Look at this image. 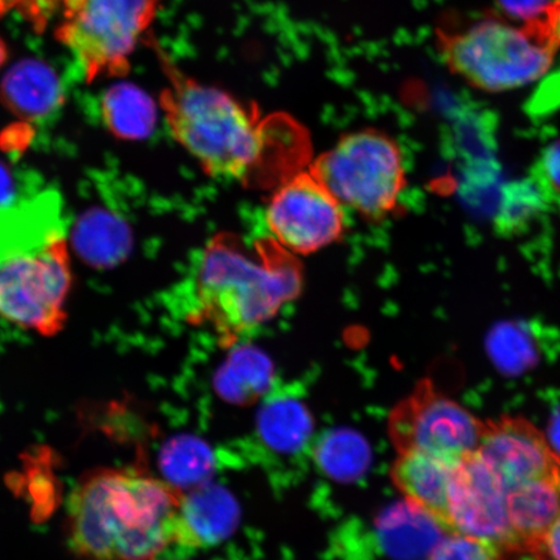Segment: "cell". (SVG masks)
Masks as SVG:
<instances>
[{
  "label": "cell",
  "instance_id": "8",
  "mask_svg": "<svg viewBox=\"0 0 560 560\" xmlns=\"http://www.w3.org/2000/svg\"><path fill=\"white\" fill-rule=\"evenodd\" d=\"M486 422L429 377L395 405L388 433L397 454L419 452L459 464L479 450Z\"/></svg>",
  "mask_w": 560,
  "mask_h": 560
},
{
  "label": "cell",
  "instance_id": "20",
  "mask_svg": "<svg viewBox=\"0 0 560 560\" xmlns=\"http://www.w3.org/2000/svg\"><path fill=\"white\" fill-rule=\"evenodd\" d=\"M161 468L170 485L184 492L209 482L214 472V455L200 439H172L161 453Z\"/></svg>",
  "mask_w": 560,
  "mask_h": 560
},
{
  "label": "cell",
  "instance_id": "31",
  "mask_svg": "<svg viewBox=\"0 0 560 560\" xmlns=\"http://www.w3.org/2000/svg\"><path fill=\"white\" fill-rule=\"evenodd\" d=\"M545 436L560 464V406L552 412Z\"/></svg>",
  "mask_w": 560,
  "mask_h": 560
},
{
  "label": "cell",
  "instance_id": "22",
  "mask_svg": "<svg viewBox=\"0 0 560 560\" xmlns=\"http://www.w3.org/2000/svg\"><path fill=\"white\" fill-rule=\"evenodd\" d=\"M548 207V200L534 179L529 177L511 182L503 187L494 217V229L501 236L520 235L528 230Z\"/></svg>",
  "mask_w": 560,
  "mask_h": 560
},
{
  "label": "cell",
  "instance_id": "16",
  "mask_svg": "<svg viewBox=\"0 0 560 560\" xmlns=\"http://www.w3.org/2000/svg\"><path fill=\"white\" fill-rule=\"evenodd\" d=\"M72 242L83 261L95 269H112L129 257L132 234L121 217L93 208L77 220Z\"/></svg>",
  "mask_w": 560,
  "mask_h": 560
},
{
  "label": "cell",
  "instance_id": "19",
  "mask_svg": "<svg viewBox=\"0 0 560 560\" xmlns=\"http://www.w3.org/2000/svg\"><path fill=\"white\" fill-rule=\"evenodd\" d=\"M272 366L268 357L257 349L237 348L215 376V389L223 400L234 405L254 404L268 394Z\"/></svg>",
  "mask_w": 560,
  "mask_h": 560
},
{
  "label": "cell",
  "instance_id": "5",
  "mask_svg": "<svg viewBox=\"0 0 560 560\" xmlns=\"http://www.w3.org/2000/svg\"><path fill=\"white\" fill-rule=\"evenodd\" d=\"M310 171L342 207L370 222L394 214L406 188L400 147L376 129L341 137L314 160Z\"/></svg>",
  "mask_w": 560,
  "mask_h": 560
},
{
  "label": "cell",
  "instance_id": "26",
  "mask_svg": "<svg viewBox=\"0 0 560 560\" xmlns=\"http://www.w3.org/2000/svg\"><path fill=\"white\" fill-rule=\"evenodd\" d=\"M530 178L540 187L549 206L560 202V139L542 151L532 167Z\"/></svg>",
  "mask_w": 560,
  "mask_h": 560
},
{
  "label": "cell",
  "instance_id": "2",
  "mask_svg": "<svg viewBox=\"0 0 560 560\" xmlns=\"http://www.w3.org/2000/svg\"><path fill=\"white\" fill-rule=\"evenodd\" d=\"M182 493L130 468L83 478L67 505V538L85 560H156L177 542Z\"/></svg>",
  "mask_w": 560,
  "mask_h": 560
},
{
  "label": "cell",
  "instance_id": "13",
  "mask_svg": "<svg viewBox=\"0 0 560 560\" xmlns=\"http://www.w3.org/2000/svg\"><path fill=\"white\" fill-rule=\"evenodd\" d=\"M240 523V506L225 488L207 485L182 493L177 542L207 548L226 540Z\"/></svg>",
  "mask_w": 560,
  "mask_h": 560
},
{
  "label": "cell",
  "instance_id": "10",
  "mask_svg": "<svg viewBox=\"0 0 560 560\" xmlns=\"http://www.w3.org/2000/svg\"><path fill=\"white\" fill-rule=\"evenodd\" d=\"M452 534L487 544L502 559L509 550H522L511 528L508 490L478 452L455 467L450 492Z\"/></svg>",
  "mask_w": 560,
  "mask_h": 560
},
{
  "label": "cell",
  "instance_id": "15",
  "mask_svg": "<svg viewBox=\"0 0 560 560\" xmlns=\"http://www.w3.org/2000/svg\"><path fill=\"white\" fill-rule=\"evenodd\" d=\"M0 101L24 120H38L59 107L62 88L55 70L39 60H24L4 75Z\"/></svg>",
  "mask_w": 560,
  "mask_h": 560
},
{
  "label": "cell",
  "instance_id": "27",
  "mask_svg": "<svg viewBox=\"0 0 560 560\" xmlns=\"http://www.w3.org/2000/svg\"><path fill=\"white\" fill-rule=\"evenodd\" d=\"M61 5L62 0H0V19L19 11L34 30L44 31L55 12L61 11Z\"/></svg>",
  "mask_w": 560,
  "mask_h": 560
},
{
  "label": "cell",
  "instance_id": "23",
  "mask_svg": "<svg viewBox=\"0 0 560 560\" xmlns=\"http://www.w3.org/2000/svg\"><path fill=\"white\" fill-rule=\"evenodd\" d=\"M436 524L422 513L409 505L388 511L381 521V534L388 549L404 556L405 551H431L435 542L427 541L429 535L435 536V529L427 530V525ZM440 529V528H436ZM444 532V530H443ZM445 534V532H444Z\"/></svg>",
  "mask_w": 560,
  "mask_h": 560
},
{
  "label": "cell",
  "instance_id": "3",
  "mask_svg": "<svg viewBox=\"0 0 560 560\" xmlns=\"http://www.w3.org/2000/svg\"><path fill=\"white\" fill-rule=\"evenodd\" d=\"M144 42H150L170 82L161 91L160 108L175 142L209 177L249 180L268 156V125L226 91L180 72L155 39Z\"/></svg>",
  "mask_w": 560,
  "mask_h": 560
},
{
  "label": "cell",
  "instance_id": "30",
  "mask_svg": "<svg viewBox=\"0 0 560 560\" xmlns=\"http://www.w3.org/2000/svg\"><path fill=\"white\" fill-rule=\"evenodd\" d=\"M15 196V179H13L10 167L0 161V208L9 207Z\"/></svg>",
  "mask_w": 560,
  "mask_h": 560
},
{
  "label": "cell",
  "instance_id": "29",
  "mask_svg": "<svg viewBox=\"0 0 560 560\" xmlns=\"http://www.w3.org/2000/svg\"><path fill=\"white\" fill-rule=\"evenodd\" d=\"M540 559L560 560V515L544 537Z\"/></svg>",
  "mask_w": 560,
  "mask_h": 560
},
{
  "label": "cell",
  "instance_id": "6",
  "mask_svg": "<svg viewBox=\"0 0 560 560\" xmlns=\"http://www.w3.org/2000/svg\"><path fill=\"white\" fill-rule=\"evenodd\" d=\"M161 0H62L55 38L79 60L86 82L118 79L155 21Z\"/></svg>",
  "mask_w": 560,
  "mask_h": 560
},
{
  "label": "cell",
  "instance_id": "7",
  "mask_svg": "<svg viewBox=\"0 0 560 560\" xmlns=\"http://www.w3.org/2000/svg\"><path fill=\"white\" fill-rule=\"evenodd\" d=\"M72 289L68 244L56 234L38 248L0 261V319L42 336L59 334Z\"/></svg>",
  "mask_w": 560,
  "mask_h": 560
},
{
  "label": "cell",
  "instance_id": "4",
  "mask_svg": "<svg viewBox=\"0 0 560 560\" xmlns=\"http://www.w3.org/2000/svg\"><path fill=\"white\" fill-rule=\"evenodd\" d=\"M452 72L489 93L529 85L548 72L560 47V0L514 26L485 20L454 35L439 34Z\"/></svg>",
  "mask_w": 560,
  "mask_h": 560
},
{
  "label": "cell",
  "instance_id": "21",
  "mask_svg": "<svg viewBox=\"0 0 560 560\" xmlns=\"http://www.w3.org/2000/svg\"><path fill=\"white\" fill-rule=\"evenodd\" d=\"M314 457L331 479L353 481L366 472L371 453L366 440L347 429L325 433L315 444Z\"/></svg>",
  "mask_w": 560,
  "mask_h": 560
},
{
  "label": "cell",
  "instance_id": "11",
  "mask_svg": "<svg viewBox=\"0 0 560 560\" xmlns=\"http://www.w3.org/2000/svg\"><path fill=\"white\" fill-rule=\"evenodd\" d=\"M478 454L508 493L529 482L560 478V464L545 432L524 417L487 420Z\"/></svg>",
  "mask_w": 560,
  "mask_h": 560
},
{
  "label": "cell",
  "instance_id": "12",
  "mask_svg": "<svg viewBox=\"0 0 560 560\" xmlns=\"http://www.w3.org/2000/svg\"><path fill=\"white\" fill-rule=\"evenodd\" d=\"M433 455L408 452L398 454L390 478L406 502L431 517L445 534H452L450 492L455 467Z\"/></svg>",
  "mask_w": 560,
  "mask_h": 560
},
{
  "label": "cell",
  "instance_id": "32",
  "mask_svg": "<svg viewBox=\"0 0 560 560\" xmlns=\"http://www.w3.org/2000/svg\"><path fill=\"white\" fill-rule=\"evenodd\" d=\"M7 59H9V47H7L5 42L0 38V68L4 66Z\"/></svg>",
  "mask_w": 560,
  "mask_h": 560
},
{
  "label": "cell",
  "instance_id": "25",
  "mask_svg": "<svg viewBox=\"0 0 560 560\" xmlns=\"http://www.w3.org/2000/svg\"><path fill=\"white\" fill-rule=\"evenodd\" d=\"M427 560H501L485 542L459 534H447L433 546Z\"/></svg>",
  "mask_w": 560,
  "mask_h": 560
},
{
  "label": "cell",
  "instance_id": "9",
  "mask_svg": "<svg viewBox=\"0 0 560 560\" xmlns=\"http://www.w3.org/2000/svg\"><path fill=\"white\" fill-rule=\"evenodd\" d=\"M272 241L292 255H312L341 240L346 208L311 171L293 174L272 192L265 214Z\"/></svg>",
  "mask_w": 560,
  "mask_h": 560
},
{
  "label": "cell",
  "instance_id": "14",
  "mask_svg": "<svg viewBox=\"0 0 560 560\" xmlns=\"http://www.w3.org/2000/svg\"><path fill=\"white\" fill-rule=\"evenodd\" d=\"M508 506L511 528L522 550L540 558L544 537L560 515V478L511 490Z\"/></svg>",
  "mask_w": 560,
  "mask_h": 560
},
{
  "label": "cell",
  "instance_id": "24",
  "mask_svg": "<svg viewBox=\"0 0 560 560\" xmlns=\"http://www.w3.org/2000/svg\"><path fill=\"white\" fill-rule=\"evenodd\" d=\"M489 353L503 373L520 374L535 362V349L525 332L502 325L489 336Z\"/></svg>",
  "mask_w": 560,
  "mask_h": 560
},
{
  "label": "cell",
  "instance_id": "1",
  "mask_svg": "<svg viewBox=\"0 0 560 560\" xmlns=\"http://www.w3.org/2000/svg\"><path fill=\"white\" fill-rule=\"evenodd\" d=\"M303 290L295 255L272 241L252 245L222 233L199 252L172 292L173 310L187 324L207 327L233 348L268 324Z\"/></svg>",
  "mask_w": 560,
  "mask_h": 560
},
{
  "label": "cell",
  "instance_id": "17",
  "mask_svg": "<svg viewBox=\"0 0 560 560\" xmlns=\"http://www.w3.org/2000/svg\"><path fill=\"white\" fill-rule=\"evenodd\" d=\"M313 429L310 409L290 388L272 390L258 412V436L266 446L280 454L303 450L310 444Z\"/></svg>",
  "mask_w": 560,
  "mask_h": 560
},
{
  "label": "cell",
  "instance_id": "18",
  "mask_svg": "<svg viewBox=\"0 0 560 560\" xmlns=\"http://www.w3.org/2000/svg\"><path fill=\"white\" fill-rule=\"evenodd\" d=\"M101 109L105 128L118 139L140 140L155 130L156 103L131 83H117L105 91Z\"/></svg>",
  "mask_w": 560,
  "mask_h": 560
},
{
  "label": "cell",
  "instance_id": "28",
  "mask_svg": "<svg viewBox=\"0 0 560 560\" xmlns=\"http://www.w3.org/2000/svg\"><path fill=\"white\" fill-rule=\"evenodd\" d=\"M509 16L528 21L540 15L550 0H497Z\"/></svg>",
  "mask_w": 560,
  "mask_h": 560
}]
</instances>
